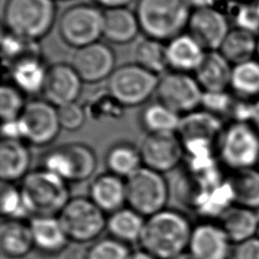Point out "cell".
Listing matches in <instances>:
<instances>
[{"instance_id": "obj_37", "label": "cell", "mask_w": 259, "mask_h": 259, "mask_svg": "<svg viewBox=\"0 0 259 259\" xmlns=\"http://www.w3.org/2000/svg\"><path fill=\"white\" fill-rule=\"evenodd\" d=\"M131 251L127 244L109 236L97 239L88 247V259H127Z\"/></svg>"}, {"instance_id": "obj_49", "label": "cell", "mask_w": 259, "mask_h": 259, "mask_svg": "<svg viewBox=\"0 0 259 259\" xmlns=\"http://www.w3.org/2000/svg\"><path fill=\"white\" fill-rule=\"evenodd\" d=\"M172 259H193V258L191 257V255L188 252H185V253H182V254H180V255H178V256H176Z\"/></svg>"}, {"instance_id": "obj_54", "label": "cell", "mask_w": 259, "mask_h": 259, "mask_svg": "<svg viewBox=\"0 0 259 259\" xmlns=\"http://www.w3.org/2000/svg\"><path fill=\"white\" fill-rule=\"evenodd\" d=\"M257 167H258V169H259V162H258V165H257Z\"/></svg>"}, {"instance_id": "obj_53", "label": "cell", "mask_w": 259, "mask_h": 259, "mask_svg": "<svg viewBox=\"0 0 259 259\" xmlns=\"http://www.w3.org/2000/svg\"><path fill=\"white\" fill-rule=\"evenodd\" d=\"M257 236L259 237V228H258V232H257Z\"/></svg>"}, {"instance_id": "obj_48", "label": "cell", "mask_w": 259, "mask_h": 259, "mask_svg": "<svg viewBox=\"0 0 259 259\" xmlns=\"http://www.w3.org/2000/svg\"><path fill=\"white\" fill-rule=\"evenodd\" d=\"M220 0H189L193 9L196 8H207L214 7Z\"/></svg>"}, {"instance_id": "obj_23", "label": "cell", "mask_w": 259, "mask_h": 259, "mask_svg": "<svg viewBox=\"0 0 259 259\" xmlns=\"http://www.w3.org/2000/svg\"><path fill=\"white\" fill-rule=\"evenodd\" d=\"M168 67L173 71L195 72L202 62L206 51L188 32L170 39L166 45Z\"/></svg>"}, {"instance_id": "obj_38", "label": "cell", "mask_w": 259, "mask_h": 259, "mask_svg": "<svg viewBox=\"0 0 259 259\" xmlns=\"http://www.w3.org/2000/svg\"><path fill=\"white\" fill-rule=\"evenodd\" d=\"M34 41L22 38L9 31L2 34V54L3 58L13 65L17 61L36 56Z\"/></svg>"}, {"instance_id": "obj_45", "label": "cell", "mask_w": 259, "mask_h": 259, "mask_svg": "<svg viewBox=\"0 0 259 259\" xmlns=\"http://www.w3.org/2000/svg\"><path fill=\"white\" fill-rule=\"evenodd\" d=\"M97 5L106 9L118 8V7H126V5L133 0H93Z\"/></svg>"}, {"instance_id": "obj_44", "label": "cell", "mask_w": 259, "mask_h": 259, "mask_svg": "<svg viewBox=\"0 0 259 259\" xmlns=\"http://www.w3.org/2000/svg\"><path fill=\"white\" fill-rule=\"evenodd\" d=\"M64 259H88V247L85 248L82 244H75L71 248L68 247L64 251Z\"/></svg>"}, {"instance_id": "obj_22", "label": "cell", "mask_w": 259, "mask_h": 259, "mask_svg": "<svg viewBox=\"0 0 259 259\" xmlns=\"http://www.w3.org/2000/svg\"><path fill=\"white\" fill-rule=\"evenodd\" d=\"M218 220L233 245L257 236L259 215L255 209L234 203L224 210Z\"/></svg>"}, {"instance_id": "obj_10", "label": "cell", "mask_w": 259, "mask_h": 259, "mask_svg": "<svg viewBox=\"0 0 259 259\" xmlns=\"http://www.w3.org/2000/svg\"><path fill=\"white\" fill-rule=\"evenodd\" d=\"M126 203L145 218L166 208L170 190L160 172L142 166L125 179Z\"/></svg>"}, {"instance_id": "obj_27", "label": "cell", "mask_w": 259, "mask_h": 259, "mask_svg": "<svg viewBox=\"0 0 259 259\" xmlns=\"http://www.w3.org/2000/svg\"><path fill=\"white\" fill-rule=\"evenodd\" d=\"M145 222V217L124 206L108 215L106 230L110 237L131 245L140 242Z\"/></svg>"}, {"instance_id": "obj_8", "label": "cell", "mask_w": 259, "mask_h": 259, "mask_svg": "<svg viewBox=\"0 0 259 259\" xmlns=\"http://www.w3.org/2000/svg\"><path fill=\"white\" fill-rule=\"evenodd\" d=\"M58 218L70 242L75 244L94 242L106 230V213L89 197H71Z\"/></svg>"}, {"instance_id": "obj_7", "label": "cell", "mask_w": 259, "mask_h": 259, "mask_svg": "<svg viewBox=\"0 0 259 259\" xmlns=\"http://www.w3.org/2000/svg\"><path fill=\"white\" fill-rule=\"evenodd\" d=\"M41 168L67 182H82L94 174L97 157L86 144L68 143L47 151L41 158Z\"/></svg>"}, {"instance_id": "obj_24", "label": "cell", "mask_w": 259, "mask_h": 259, "mask_svg": "<svg viewBox=\"0 0 259 259\" xmlns=\"http://www.w3.org/2000/svg\"><path fill=\"white\" fill-rule=\"evenodd\" d=\"M0 249L9 259L27 256L34 249L29 223L24 220L4 219L0 226Z\"/></svg>"}, {"instance_id": "obj_30", "label": "cell", "mask_w": 259, "mask_h": 259, "mask_svg": "<svg viewBox=\"0 0 259 259\" xmlns=\"http://www.w3.org/2000/svg\"><path fill=\"white\" fill-rule=\"evenodd\" d=\"M105 165L108 172L126 179L143 166L140 148L130 142H117L108 149Z\"/></svg>"}, {"instance_id": "obj_18", "label": "cell", "mask_w": 259, "mask_h": 259, "mask_svg": "<svg viewBox=\"0 0 259 259\" xmlns=\"http://www.w3.org/2000/svg\"><path fill=\"white\" fill-rule=\"evenodd\" d=\"M83 80L74 67L65 63H57L47 70L42 93L45 99L60 107L76 102L81 90Z\"/></svg>"}, {"instance_id": "obj_52", "label": "cell", "mask_w": 259, "mask_h": 259, "mask_svg": "<svg viewBox=\"0 0 259 259\" xmlns=\"http://www.w3.org/2000/svg\"><path fill=\"white\" fill-rule=\"evenodd\" d=\"M232 1H235V2H245L247 0H232Z\"/></svg>"}, {"instance_id": "obj_20", "label": "cell", "mask_w": 259, "mask_h": 259, "mask_svg": "<svg viewBox=\"0 0 259 259\" xmlns=\"http://www.w3.org/2000/svg\"><path fill=\"white\" fill-rule=\"evenodd\" d=\"M88 197L106 214H110L126 203L125 179L105 172L95 177L89 186Z\"/></svg>"}, {"instance_id": "obj_42", "label": "cell", "mask_w": 259, "mask_h": 259, "mask_svg": "<svg viewBox=\"0 0 259 259\" xmlns=\"http://www.w3.org/2000/svg\"><path fill=\"white\" fill-rule=\"evenodd\" d=\"M232 259H259V237L255 236L235 245Z\"/></svg>"}, {"instance_id": "obj_5", "label": "cell", "mask_w": 259, "mask_h": 259, "mask_svg": "<svg viewBox=\"0 0 259 259\" xmlns=\"http://www.w3.org/2000/svg\"><path fill=\"white\" fill-rule=\"evenodd\" d=\"M225 128L222 118L207 110H193L181 115L177 135L187 159L213 157L220 137Z\"/></svg>"}, {"instance_id": "obj_2", "label": "cell", "mask_w": 259, "mask_h": 259, "mask_svg": "<svg viewBox=\"0 0 259 259\" xmlns=\"http://www.w3.org/2000/svg\"><path fill=\"white\" fill-rule=\"evenodd\" d=\"M192 10L189 0H138L135 12L147 37L169 41L187 28Z\"/></svg>"}, {"instance_id": "obj_46", "label": "cell", "mask_w": 259, "mask_h": 259, "mask_svg": "<svg viewBox=\"0 0 259 259\" xmlns=\"http://www.w3.org/2000/svg\"><path fill=\"white\" fill-rule=\"evenodd\" d=\"M249 123L257 131L259 134V99L253 100L252 101V106H251V114H250V119Z\"/></svg>"}, {"instance_id": "obj_9", "label": "cell", "mask_w": 259, "mask_h": 259, "mask_svg": "<svg viewBox=\"0 0 259 259\" xmlns=\"http://www.w3.org/2000/svg\"><path fill=\"white\" fill-rule=\"evenodd\" d=\"M159 78L137 63L124 64L114 69L107 79L109 95L121 106L145 103L158 86Z\"/></svg>"}, {"instance_id": "obj_50", "label": "cell", "mask_w": 259, "mask_h": 259, "mask_svg": "<svg viewBox=\"0 0 259 259\" xmlns=\"http://www.w3.org/2000/svg\"><path fill=\"white\" fill-rule=\"evenodd\" d=\"M256 59L259 61V35H258V45H257V55H256Z\"/></svg>"}, {"instance_id": "obj_19", "label": "cell", "mask_w": 259, "mask_h": 259, "mask_svg": "<svg viewBox=\"0 0 259 259\" xmlns=\"http://www.w3.org/2000/svg\"><path fill=\"white\" fill-rule=\"evenodd\" d=\"M34 249L42 254L57 255L68 248L70 242L58 215L31 217L28 222Z\"/></svg>"}, {"instance_id": "obj_11", "label": "cell", "mask_w": 259, "mask_h": 259, "mask_svg": "<svg viewBox=\"0 0 259 259\" xmlns=\"http://www.w3.org/2000/svg\"><path fill=\"white\" fill-rule=\"evenodd\" d=\"M58 29L63 41L75 49L99 41L103 36V11L91 4H75L62 13Z\"/></svg>"}, {"instance_id": "obj_4", "label": "cell", "mask_w": 259, "mask_h": 259, "mask_svg": "<svg viewBox=\"0 0 259 259\" xmlns=\"http://www.w3.org/2000/svg\"><path fill=\"white\" fill-rule=\"evenodd\" d=\"M56 12L55 0H6L3 22L7 31L36 41L52 29Z\"/></svg>"}, {"instance_id": "obj_32", "label": "cell", "mask_w": 259, "mask_h": 259, "mask_svg": "<svg viewBox=\"0 0 259 259\" xmlns=\"http://www.w3.org/2000/svg\"><path fill=\"white\" fill-rule=\"evenodd\" d=\"M181 115L156 101L146 105L140 113V123L147 134L177 133Z\"/></svg>"}, {"instance_id": "obj_31", "label": "cell", "mask_w": 259, "mask_h": 259, "mask_svg": "<svg viewBox=\"0 0 259 259\" xmlns=\"http://www.w3.org/2000/svg\"><path fill=\"white\" fill-rule=\"evenodd\" d=\"M234 202L255 210L259 209V169L252 167L234 171L229 178Z\"/></svg>"}, {"instance_id": "obj_26", "label": "cell", "mask_w": 259, "mask_h": 259, "mask_svg": "<svg viewBox=\"0 0 259 259\" xmlns=\"http://www.w3.org/2000/svg\"><path fill=\"white\" fill-rule=\"evenodd\" d=\"M141 31L135 11L126 7L103 11V36L110 42L124 45L133 41Z\"/></svg>"}, {"instance_id": "obj_14", "label": "cell", "mask_w": 259, "mask_h": 259, "mask_svg": "<svg viewBox=\"0 0 259 259\" xmlns=\"http://www.w3.org/2000/svg\"><path fill=\"white\" fill-rule=\"evenodd\" d=\"M139 148L143 166L162 174L175 169L185 157L177 133L147 134Z\"/></svg>"}, {"instance_id": "obj_29", "label": "cell", "mask_w": 259, "mask_h": 259, "mask_svg": "<svg viewBox=\"0 0 259 259\" xmlns=\"http://www.w3.org/2000/svg\"><path fill=\"white\" fill-rule=\"evenodd\" d=\"M47 70L37 56L21 59L11 66L13 85L26 94L42 92Z\"/></svg>"}, {"instance_id": "obj_3", "label": "cell", "mask_w": 259, "mask_h": 259, "mask_svg": "<svg viewBox=\"0 0 259 259\" xmlns=\"http://www.w3.org/2000/svg\"><path fill=\"white\" fill-rule=\"evenodd\" d=\"M68 183L44 168L29 171L19 186L29 214L58 215L71 198Z\"/></svg>"}, {"instance_id": "obj_1", "label": "cell", "mask_w": 259, "mask_h": 259, "mask_svg": "<svg viewBox=\"0 0 259 259\" xmlns=\"http://www.w3.org/2000/svg\"><path fill=\"white\" fill-rule=\"evenodd\" d=\"M192 229L183 212L166 207L146 218L139 243L159 259H172L187 252Z\"/></svg>"}, {"instance_id": "obj_17", "label": "cell", "mask_w": 259, "mask_h": 259, "mask_svg": "<svg viewBox=\"0 0 259 259\" xmlns=\"http://www.w3.org/2000/svg\"><path fill=\"white\" fill-rule=\"evenodd\" d=\"M232 245L219 223L204 221L193 227L187 252L193 259H229Z\"/></svg>"}, {"instance_id": "obj_33", "label": "cell", "mask_w": 259, "mask_h": 259, "mask_svg": "<svg viewBox=\"0 0 259 259\" xmlns=\"http://www.w3.org/2000/svg\"><path fill=\"white\" fill-rule=\"evenodd\" d=\"M230 88L241 99H259V61L254 59L233 66Z\"/></svg>"}, {"instance_id": "obj_12", "label": "cell", "mask_w": 259, "mask_h": 259, "mask_svg": "<svg viewBox=\"0 0 259 259\" xmlns=\"http://www.w3.org/2000/svg\"><path fill=\"white\" fill-rule=\"evenodd\" d=\"M22 140L35 147L52 144L62 130L58 107L46 99H33L18 117Z\"/></svg>"}, {"instance_id": "obj_39", "label": "cell", "mask_w": 259, "mask_h": 259, "mask_svg": "<svg viewBox=\"0 0 259 259\" xmlns=\"http://www.w3.org/2000/svg\"><path fill=\"white\" fill-rule=\"evenodd\" d=\"M235 103V98L228 90L203 91L201 107L215 115L230 114Z\"/></svg>"}, {"instance_id": "obj_25", "label": "cell", "mask_w": 259, "mask_h": 259, "mask_svg": "<svg viewBox=\"0 0 259 259\" xmlns=\"http://www.w3.org/2000/svg\"><path fill=\"white\" fill-rule=\"evenodd\" d=\"M232 71L233 65L219 51H208L194 77L203 91H223L230 88Z\"/></svg>"}, {"instance_id": "obj_6", "label": "cell", "mask_w": 259, "mask_h": 259, "mask_svg": "<svg viewBox=\"0 0 259 259\" xmlns=\"http://www.w3.org/2000/svg\"><path fill=\"white\" fill-rule=\"evenodd\" d=\"M217 152L220 162L233 172L257 167L259 134L248 122L233 121L225 126L217 145Z\"/></svg>"}, {"instance_id": "obj_13", "label": "cell", "mask_w": 259, "mask_h": 259, "mask_svg": "<svg viewBox=\"0 0 259 259\" xmlns=\"http://www.w3.org/2000/svg\"><path fill=\"white\" fill-rule=\"evenodd\" d=\"M155 94L158 101L184 115L201 105L203 90L194 76L172 71L159 78Z\"/></svg>"}, {"instance_id": "obj_43", "label": "cell", "mask_w": 259, "mask_h": 259, "mask_svg": "<svg viewBox=\"0 0 259 259\" xmlns=\"http://www.w3.org/2000/svg\"><path fill=\"white\" fill-rule=\"evenodd\" d=\"M1 134H2V139L22 140V134H21V128H20L18 118L14 120H9V121H2Z\"/></svg>"}, {"instance_id": "obj_47", "label": "cell", "mask_w": 259, "mask_h": 259, "mask_svg": "<svg viewBox=\"0 0 259 259\" xmlns=\"http://www.w3.org/2000/svg\"><path fill=\"white\" fill-rule=\"evenodd\" d=\"M127 259H159L152 253L148 252L147 250L141 248L134 251H131Z\"/></svg>"}, {"instance_id": "obj_41", "label": "cell", "mask_w": 259, "mask_h": 259, "mask_svg": "<svg viewBox=\"0 0 259 259\" xmlns=\"http://www.w3.org/2000/svg\"><path fill=\"white\" fill-rule=\"evenodd\" d=\"M240 3V6L234 14L235 26L259 35V11L255 2L252 4L247 3L246 1Z\"/></svg>"}, {"instance_id": "obj_21", "label": "cell", "mask_w": 259, "mask_h": 259, "mask_svg": "<svg viewBox=\"0 0 259 259\" xmlns=\"http://www.w3.org/2000/svg\"><path fill=\"white\" fill-rule=\"evenodd\" d=\"M31 153L22 140L2 139L0 145V177L2 182L14 183L29 172Z\"/></svg>"}, {"instance_id": "obj_40", "label": "cell", "mask_w": 259, "mask_h": 259, "mask_svg": "<svg viewBox=\"0 0 259 259\" xmlns=\"http://www.w3.org/2000/svg\"><path fill=\"white\" fill-rule=\"evenodd\" d=\"M58 112L62 130L67 132H76L85 123V109L77 101L58 107Z\"/></svg>"}, {"instance_id": "obj_28", "label": "cell", "mask_w": 259, "mask_h": 259, "mask_svg": "<svg viewBox=\"0 0 259 259\" xmlns=\"http://www.w3.org/2000/svg\"><path fill=\"white\" fill-rule=\"evenodd\" d=\"M258 34L240 27L231 28L218 50L233 66L254 60L257 55Z\"/></svg>"}, {"instance_id": "obj_15", "label": "cell", "mask_w": 259, "mask_h": 259, "mask_svg": "<svg viewBox=\"0 0 259 259\" xmlns=\"http://www.w3.org/2000/svg\"><path fill=\"white\" fill-rule=\"evenodd\" d=\"M83 82L96 83L108 79L115 69V55L106 44H94L76 49L72 64Z\"/></svg>"}, {"instance_id": "obj_51", "label": "cell", "mask_w": 259, "mask_h": 259, "mask_svg": "<svg viewBox=\"0 0 259 259\" xmlns=\"http://www.w3.org/2000/svg\"><path fill=\"white\" fill-rule=\"evenodd\" d=\"M254 2H255V4H256V7H257V9H258V11H259V0H255Z\"/></svg>"}, {"instance_id": "obj_36", "label": "cell", "mask_w": 259, "mask_h": 259, "mask_svg": "<svg viewBox=\"0 0 259 259\" xmlns=\"http://www.w3.org/2000/svg\"><path fill=\"white\" fill-rule=\"evenodd\" d=\"M26 102L23 93L13 84H3L0 88V115L2 121L17 119Z\"/></svg>"}, {"instance_id": "obj_34", "label": "cell", "mask_w": 259, "mask_h": 259, "mask_svg": "<svg viewBox=\"0 0 259 259\" xmlns=\"http://www.w3.org/2000/svg\"><path fill=\"white\" fill-rule=\"evenodd\" d=\"M135 58L137 64L156 75L169 68L166 45L155 38L142 39L136 47Z\"/></svg>"}, {"instance_id": "obj_35", "label": "cell", "mask_w": 259, "mask_h": 259, "mask_svg": "<svg viewBox=\"0 0 259 259\" xmlns=\"http://www.w3.org/2000/svg\"><path fill=\"white\" fill-rule=\"evenodd\" d=\"M0 210L4 219L24 220L30 215L24 204L19 186H15L14 183L2 182Z\"/></svg>"}, {"instance_id": "obj_16", "label": "cell", "mask_w": 259, "mask_h": 259, "mask_svg": "<svg viewBox=\"0 0 259 259\" xmlns=\"http://www.w3.org/2000/svg\"><path fill=\"white\" fill-rule=\"evenodd\" d=\"M230 29L227 16L215 7L193 9L187 24V32L206 52L218 51Z\"/></svg>"}]
</instances>
